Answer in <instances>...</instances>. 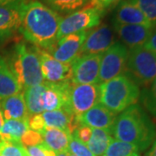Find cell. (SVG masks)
Segmentation results:
<instances>
[{
  "mask_svg": "<svg viewBox=\"0 0 156 156\" xmlns=\"http://www.w3.org/2000/svg\"><path fill=\"white\" fill-rule=\"evenodd\" d=\"M112 140L113 137L110 130L92 128V134L87 143V147L95 156H102L105 154Z\"/></svg>",
  "mask_w": 156,
  "mask_h": 156,
  "instance_id": "obj_22",
  "label": "cell"
},
{
  "mask_svg": "<svg viewBox=\"0 0 156 156\" xmlns=\"http://www.w3.org/2000/svg\"><path fill=\"white\" fill-rule=\"evenodd\" d=\"M146 156H156V138L154 140L153 144L151 145L150 149L147 152V154H146Z\"/></svg>",
  "mask_w": 156,
  "mask_h": 156,
  "instance_id": "obj_35",
  "label": "cell"
},
{
  "mask_svg": "<svg viewBox=\"0 0 156 156\" xmlns=\"http://www.w3.org/2000/svg\"><path fill=\"white\" fill-rule=\"evenodd\" d=\"M125 74L138 86H149L156 78V53L143 46L128 51Z\"/></svg>",
  "mask_w": 156,
  "mask_h": 156,
  "instance_id": "obj_5",
  "label": "cell"
},
{
  "mask_svg": "<svg viewBox=\"0 0 156 156\" xmlns=\"http://www.w3.org/2000/svg\"><path fill=\"white\" fill-rule=\"evenodd\" d=\"M37 53L42 76L45 82L57 83L70 82L73 71L71 63H64L57 61L46 50L34 46Z\"/></svg>",
  "mask_w": 156,
  "mask_h": 156,
  "instance_id": "obj_9",
  "label": "cell"
},
{
  "mask_svg": "<svg viewBox=\"0 0 156 156\" xmlns=\"http://www.w3.org/2000/svg\"><path fill=\"white\" fill-rule=\"evenodd\" d=\"M89 30H83L77 33L67 35L46 50L57 61L64 63H71L80 53L81 48L87 37Z\"/></svg>",
  "mask_w": 156,
  "mask_h": 156,
  "instance_id": "obj_11",
  "label": "cell"
},
{
  "mask_svg": "<svg viewBox=\"0 0 156 156\" xmlns=\"http://www.w3.org/2000/svg\"><path fill=\"white\" fill-rule=\"evenodd\" d=\"M115 139L135 145L140 151L148 148L156 138V124L137 103L116 116L111 129Z\"/></svg>",
  "mask_w": 156,
  "mask_h": 156,
  "instance_id": "obj_2",
  "label": "cell"
},
{
  "mask_svg": "<svg viewBox=\"0 0 156 156\" xmlns=\"http://www.w3.org/2000/svg\"><path fill=\"white\" fill-rule=\"evenodd\" d=\"M140 149L134 144L113 139L105 152L106 156H139Z\"/></svg>",
  "mask_w": 156,
  "mask_h": 156,
  "instance_id": "obj_23",
  "label": "cell"
},
{
  "mask_svg": "<svg viewBox=\"0 0 156 156\" xmlns=\"http://www.w3.org/2000/svg\"><path fill=\"white\" fill-rule=\"evenodd\" d=\"M1 108L5 121L7 120H28L30 118L28 108L23 93L6 97L0 100Z\"/></svg>",
  "mask_w": 156,
  "mask_h": 156,
  "instance_id": "obj_16",
  "label": "cell"
},
{
  "mask_svg": "<svg viewBox=\"0 0 156 156\" xmlns=\"http://www.w3.org/2000/svg\"><path fill=\"white\" fill-rule=\"evenodd\" d=\"M11 69L22 89L36 86L44 82L35 47L17 44L11 62Z\"/></svg>",
  "mask_w": 156,
  "mask_h": 156,
  "instance_id": "obj_4",
  "label": "cell"
},
{
  "mask_svg": "<svg viewBox=\"0 0 156 156\" xmlns=\"http://www.w3.org/2000/svg\"><path fill=\"white\" fill-rule=\"evenodd\" d=\"M68 156H75L74 154H70V153H69L68 152Z\"/></svg>",
  "mask_w": 156,
  "mask_h": 156,
  "instance_id": "obj_39",
  "label": "cell"
},
{
  "mask_svg": "<svg viewBox=\"0 0 156 156\" xmlns=\"http://www.w3.org/2000/svg\"><path fill=\"white\" fill-rule=\"evenodd\" d=\"M129 50L120 42H115L102 54L99 70V84L125 72Z\"/></svg>",
  "mask_w": 156,
  "mask_h": 156,
  "instance_id": "obj_7",
  "label": "cell"
},
{
  "mask_svg": "<svg viewBox=\"0 0 156 156\" xmlns=\"http://www.w3.org/2000/svg\"><path fill=\"white\" fill-rule=\"evenodd\" d=\"M21 0H0V5H10L12 3H16Z\"/></svg>",
  "mask_w": 156,
  "mask_h": 156,
  "instance_id": "obj_36",
  "label": "cell"
},
{
  "mask_svg": "<svg viewBox=\"0 0 156 156\" xmlns=\"http://www.w3.org/2000/svg\"><path fill=\"white\" fill-rule=\"evenodd\" d=\"M76 117L81 124L87 125L91 128L108 129L111 131L116 115L99 102L89 110Z\"/></svg>",
  "mask_w": 156,
  "mask_h": 156,
  "instance_id": "obj_15",
  "label": "cell"
},
{
  "mask_svg": "<svg viewBox=\"0 0 156 156\" xmlns=\"http://www.w3.org/2000/svg\"><path fill=\"white\" fill-rule=\"evenodd\" d=\"M91 134H92V128L87 125L80 124L71 135L79 140L81 142L87 145L91 137Z\"/></svg>",
  "mask_w": 156,
  "mask_h": 156,
  "instance_id": "obj_30",
  "label": "cell"
},
{
  "mask_svg": "<svg viewBox=\"0 0 156 156\" xmlns=\"http://www.w3.org/2000/svg\"><path fill=\"white\" fill-rule=\"evenodd\" d=\"M139 99H140L144 108L154 118V122L156 124V78L149 87L140 91Z\"/></svg>",
  "mask_w": 156,
  "mask_h": 156,
  "instance_id": "obj_25",
  "label": "cell"
},
{
  "mask_svg": "<svg viewBox=\"0 0 156 156\" xmlns=\"http://www.w3.org/2000/svg\"><path fill=\"white\" fill-rule=\"evenodd\" d=\"M135 5L149 21L152 27L156 26V0H127Z\"/></svg>",
  "mask_w": 156,
  "mask_h": 156,
  "instance_id": "obj_26",
  "label": "cell"
},
{
  "mask_svg": "<svg viewBox=\"0 0 156 156\" xmlns=\"http://www.w3.org/2000/svg\"><path fill=\"white\" fill-rule=\"evenodd\" d=\"M46 125L44 117L42 114H37V115H30L29 118V128L34 130L36 132H38L40 134H43Z\"/></svg>",
  "mask_w": 156,
  "mask_h": 156,
  "instance_id": "obj_31",
  "label": "cell"
},
{
  "mask_svg": "<svg viewBox=\"0 0 156 156\" xmlns=\"http://www.w3.org/2000/svg\"><path fill=\"white\" fill-rule=\"evenodd\" d=\"M4 123H5V119H4L3 112H2V108H1V102H0V130L3 127Z\"/></svg>",
  "mask_w": 156,
  "mask_h": 156,
  "instance_id": "obj_37",
  "label": "cell"
},
{
  "mask_svg": "<svg viewBox=\"0 0 156 156\" xmlns=\"http://www.w3.org/2000/svg\"><path fill=\"white\" fill-rule=\"evenodd\" d=\"M44 5L53 11L69 13L74 12L86 5L89 0H43Z\"/></svg>",
  "mask_w": 156,
  "mask_h": 156,
  "instance_id": "obj_24",
  "label": "cell"
},
{
  "mask_svg": "<svg viewBox=\"0 0 156 156\" xmlns=\"http://www.w3.org/2000/svg\"><path fill=\"white\" fill-rule=\"evenodd\" d=\"M121 1L122 0H89L87 6L106 11L107 9L118 5Z\"/></svg>",
  "mask_w": 156,
  "mask_h": 156,
  "instance_id": "obj_32",
  "label": "cell"
},
{
  "mask_svg": "<svg viewBox=\"0 0 156 156\" xmlns=\"http://www.w3.org/2000/svg\"><path fill=\"white\" fill-rule=\"evenodd\" d=\"M114 23L122 24H140L152 27L144 14L136 6L127 0H122L118 4L115 13Z\"/></svg>",
  "mask_w": 156,
  "mask_h": 156,
  "instance_id": "obj_17",
  "label": "cell"
},
{
  "mask_svg": "<svg viewBox=\"0 0 156 156\" xmlns=\"http://www.w3.org/2000/svg\"><path fill=\"white\" fill-rule=\"evenodd\" d=\"M140 94L139 86L125 73L100 84V103L115 115L136 104Z\"/></svg>",
  "mask_w": 156,
  "mask_h": 156,
  "instance_id": "obj_3",
  "label": "cell"
},
{
  "mask_svg": "<svg viewBox=\"0 0 156 156\" xmlns=\"http://www.w3.org/2000/svg\"><path fill=\"white\" fill-rule=\"evenodd\" d=\"M68 152L75 156H95L86 144L81 142L74 136H70Z\"/></svg>",
  "mask_w": 156,
  "mask_h": 156,
  "instance_id": "obj_28",
  "label": "cell"
},
{
  "mask_svg": "<svg viewBox=\"0 0 156 156\" xmlns=\"http://www.w3.org/2000/svg\"><path fill=\"white\" fill-rule=\"evenodd\" d=\"M114 43L115 36L112 29L106 23H102L89 31L81 48L79 56L87 54H103Z\"/></svg>",
  "mask_w": 156,
  "mask_h": 156,
  "instance_id": "obj_12",
  "label": "cell"
},
{
  "mask_svg": "<svg viewBox=\"0 0 156 156\" xmlns=\"http://www.w3.org/2000/svg\"><path fill=\"white\" fill-rule=\"evenodd\" d=\"M46 89H47V82L44 81L43 83L24 89L23 96L28 108L29 114L30 115L42 114L44 112V108L43 105V95Z\"/></svg>",
  "mask_w": 156,
  "mask_h": 156,
  "instance_id": "obj_20",
  "label": "cell"
},
{
  "mask_svg": "<svg viewBox=\"0 0 156 156\" xmlns=\"http://www.w3.org/2000/svg\"><path fill=\"white\" fill-rule=\"evenodd\" d=\"M26 150L28 152L30 156H45V154L41 144L38 146H34V147H26Z\"/></svg>",
  "mask_w": 156,
  "mask_h": 156,
  "instance_id": "obj_34",
  "label": "cell"
},
{
  "mask_svg": "<svg viewBox=\"0 0 156 156\" xmlns=\"http://www.w3.org/2000/svg\"><path fill=\"white\" fill-rule=\"evenodd\" d=\"M114 29L123 44L132 49L145 44L154 28L140 24H122L114 23Z\"/></svg>",
  "mask_w": 156,
  "mask_h": 156,
  "instance_id": "obj_14",
  "label": "cell"
},
{
  "mask_svg": "<svg viewBox=\"0 0 156 156\" xmlns=\"http://www.w3.org/2000/svg\"><path fill=\"white\" fill-rule=\"evenodd\" d=\"M143 47L147 50H149L153 52L156 53V27L153 29V31L151 33L149 38L146 42V44L143 45Z\"/></svg>",
  "mask_w": 156,
  "mask_h": 156,
  "instance_id": "obj_33",
  "label": "cell"
},
{
  "mask_svg": "<svg viewBox=\"0 0 156 156\" xmlns=\"http://www.w3.org/2000/svg\"><path fill=\"white\" fill-rule=\"evenodd\" d=\"M20 143L25 148L29 147L38 146L44 143L43 135L38 132H36V131L29 128L22 136V138L20 140Z\"/></svg>",
  "mask_w": 156,
  "mask_h": 156,
  "instance_id": "obj_29",
  "label": "cell"
},
{
  "mask_svg": "<svg viewBox=\"0 0 156 156\" xmlns=\"http://www.w3.org/2000/svg\"><path fill=\"white\" fill-rule=\"evenodd\" d=\"M1 156H30L26 148L20 142L2 141L0 142Z\"/></svg>",
  "mask_w": 156,
  "mask_h": 156,
  "instance_id": "obj_27",
  "label": "cell"
},
{
  "mask_svg": "<svg viewBox=\"0 0 156 156\" xmlns=\"http://www.w3.org/2000/svg\"><path fill=\"white\" fill-rule=\"evenodd\" d=\"M102 156H106V155H105V154H104V155H102Z\"/></svg>",
  "mask_w": 156,
  "mask_h": 156,
  "instance_id": "obj_40",
  "label": "cell"
},
{
  "mask_svg": "<svg viewBox=\"0 0 156 156\" xmlns=\"http://www.w3.org/2000/svg\"><path fill=\"white\" fill-rule=\"evenodd\" d=\"M56 156H68V152H62V153H57Z\"/></svg>",
  "mask_w": 156,
  "mask_h": 156,
  "instance_id": "obj_38",
  "label": "cell"
},
{
  "mask_svg": "<svg viewBox=\"0 0 156 156\" xmlns=\"http://www.w3.org/2000/svg\"><path fill=\"white\" fill-rule=\"evenodd\" d=\"M105 12L106 11L89 6L71 12L62 18L56 39L59 40L67 35L89 30L98 26Z\"/></svg>",
  "mask_w": 156,
  "mask_h": 156,
  "instance_id": "obj_6",
  "label": "cell"
},
{
  "mask_svg": "<svg viewBox=\"0 0 156 156\" xmlns=\"http://www.w3.org/2000/svg\"><path fill=\"white\" fill-rule=\"evenodd\" d=\"M155 27H156V26H155Z\"/></svg>",
  "mask_w": 156,
  "mask_h": 156,
  "instance_id": "obj_41",
  "label": "cell"
},
{
  "mask_svg": "<svg viewBox=\"0 0 156 156\" xmlns=\"http://www.w3.org/2000/svg\"><path fill=\"white\" fill-rule=\"evenodd\" d=\"M21 86L5 59L0 56V100L20 93Z\"/></svg>",
  "mask_w": 156,
  "mask_h": 156,
  "instance_id": "obj_18",
  "label": "cell"
},
{
  "mask_svg": "<svg viewBox=\"0 0 156 156\" xmlns=\"http://www.w3.org/2000/svg\"><path fill=\"white\" fill-rule=\"evenodd\" d=\"M44 144L56 153L68 152L71 134L66 130L46 127L43 132Z\"/></svg>",
  "mask_w": 156,
  "mask_h": 156,
  "instance_id": "obj_19",
  "label": "cell"
},
{
  "mask_svg": "<svg viewBox=\"0 0 156 156\" xmlns=\"http://www.w3.org/2000/svg\"><path fill=\"white\" fill-rule=\"evenodd\" d=\"M102 54L80 55L71 62L75 84H99V70Z\"/></svg>",
  "mask_w": 156,
  "mask_h": 156,
  "instance_id": "obj_10",
  "label": "cell"
},
{
  "mask_svg": "<svg viewBox=\"0 0 156 156\" xmlns=\"http://www.w3.org/2000/svg\"><path fill=\"white\" fill-rule=\"evenodd\" d=\"M21 0L10 5H0V43L11 37L21 25Z\"/></svg>",
  "mask_w": 156,
  "mask_h": 156,
  "instance_id": "obj_13",
  "label": "cell"
},
{
  "mask_svg": "<svg viewBox=\"0 0 156 156\" xmlns=\"http://www.w3.org/2000/svg\"><path fill=\"white\" fill-rule=\"evenodd\" d=\"M0 156H1V155H0Z\"/></svg>",
  "mask_w": 156,
  "mask_h": 156,
  "instance_id": "obj_42",
  "label": "cell"
},
{
  "mask_svg": "<svg viewBox=\"0 0 156 156\" xmlns=\"http://www.w3.org/2000/svg\"><path fill=\"white\" fill-rule=\"evenodd\" d=\"M62 17L39 1L23 3L19 31L35 46L48 50L57 41V32Z\"/></svg>",
  "mask_w": 156,
  "mask_h": 156,
  "instance_id": "obj_1",
  "label": "cell"
},
{
  "mask_svg": "<svg viewBox=\"0 0 156 156\" xmlns=\"http://www.w3.org/2000/svg\"><path fill=\"white\" fill-rule=\"evenodd\" d=\"M29 129L28 120H7L0 130L2 141L20 142L23 134Z\"/></svg>",
  "mask_w": 156,
  "mask_h": 156,
  "instance_id": "obj_21",
  "label": "cell"
},
{
  "mask_svg": "<svg viewBox=\"0 0 156 156\" xmlns=\"http://www.w3.org/2000/svg\"><path fill=\"white\" fill-rule=\"evenodd\" d=\"M100 102V85L75 84L69 87V109L79 116Z\"/></svg>",
  "mask_w": 156,
  "mask_h": 156,
  "instance_id": "obj_8",
  "label": "cell"
}]
</instances>
